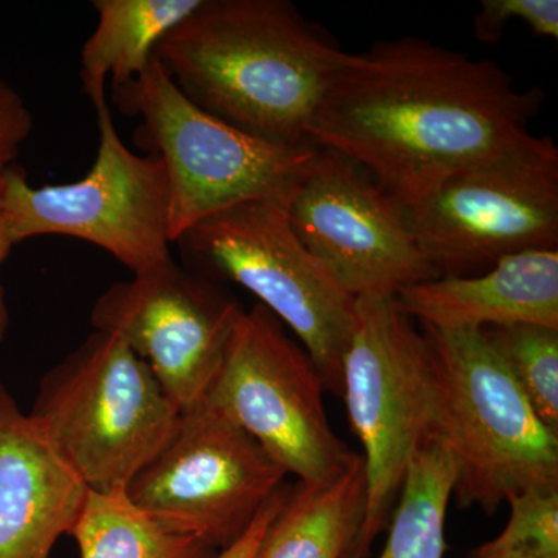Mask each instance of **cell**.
<instances>
[{
	"instance_id": "obj_4",
	"label": "cell",
	"mask_w": 558,
	"mask_h": 558,
	"mask_svg": "<svg viewBox=\"0 0 558 558\" xmlns=\"http://www.w3.org/2000/svg\"><path fill=\"white\" fill-rule=\"evenodd\" d=\"M439 399V438L457 462L459 508L494 513L502 501L558 484V435L539 421L483 329L422 325Z\"/></svg>"
},
{
	"instance_id": "obj_6",
	"label": "cell",
	"mask_w": 558,
	"mask_h": 558,
	"mask_svg": "<svg viewBox=\"0 0 558 558\" xmlns=\"http://www.w3.org/2000/svg\"><path fill=\"white\" fill-rule=\"evenodd\" d=\"M112 92L120 112L140 119L138 148L167 171L172 244L194 223L242 202L288 205L317 153L315 145H275L215 119L193 105L156 61Z\"/></svg>"
},
{
	"instance_id": "obj_20",
	"label": "cell",
	"mask_w": 558,
	"mask_h": 558,
	"mask_svg": "<svg viewBox=\"0 0 558 558\" xmlns=\"http://www.w3.org/2000/svg\"><path fill=\"white\" fill-rule=\"evenodd\" d=\"M483 330L539 421L558 435V329L519 323Z\"/></svg>"
},
{
	"instance_id": "obj_1",
	"label": "cell",
	"mask_w": 558,
	"mask_h": 558,
	"mask_svg": "<svg viewBox=\"0 0 558 558\" xmlns=\"http://www.w3.org/2000/svg\"><path fill=\"white\" fill-rule=\"evenodd\" d=\"M545 101L494 61L421 38L348 53L307 130L318 148L368 171L402 205L531 135Z\"/></svg>"
},
{
	"instance_id": "obj_8",
	"label": "cell",
	"mask_w": 558,
	"mask_h": 558,
	"mask_svg": "<svg viewBox=\"0 0 558 558\" xmlns=\"http://www.w3.org/2000/svg\"><path fill=\"white\" fill-rule=\"evenodd\" d=\"M402 207L439 278L475 277L515 253L558 250L556 143L531 134Z\"/></svg>"
},
{
	"instance_id": "obj_11",
	"label": "cell",
	"mask_w": 558,
	"mask_h": 558,
	"mask_svg": "<svg viewBox=\"0 0 558 558\" xmlns=\"http://www.w3.org/2000/svg\"><path fill=\"white\" fill-rule=\"evenodd\" d=\"M286 476L258 440L204 400L180 411L170 439L124 492L161 526L220 553L248 531Z\"/></svg>"
},
{
	"instance_id": "obj_13",
	"label": "cell",
	"mask_w": 558,
	"mask_h": 558,
	"mask_svg": "<svg viewBox=\"0 0 558 558\" xmlns=\"http://www.w3.org/2000/svg\"><path fill=\"white\" fill-rule=\"evenodd\" d=\"M242 312L215 281L172 258L110 286L90 323L148 363L180 413L207 398Z\"/></svg>"
},
{
	"instance_id": "obj_14",
	"label": "cell",
	"mask_w": 558,
	"mask_h": 558,
	"mask_svg": "<svg viewBox=\"0 0 558 558\" xmlns=\"http://www.w3.org/2000/svg\"><path fill=\"white\" fill-rule=\"evenodd\" d=\"M90 488L0 384V558H50Z\"/></svg>"
},
{
	"instance_id": "obj_21",
	"label": "cell",
	"mask_w": 558,
	"mask_h": 558,
	"mask_svg": "<svg viewBox=\"0 0 558 558\" xmlns=\"http://www.w3.org/2000/svg\"><path fill=\"white\" fill-rule=\"evenodd\" d=\"M508 502L501 534L470 550L469 558H558V484L529 488Z\"/></svg>"
},
{
	"instance_id": "obj_17",
	"label": "cell",
	"mask_w": 558,
	"mask_h": 558,
	"mask_svg": "<svg viewBox=\"0 0 558 558\" xmlns=\"http://www.w3.org/2000/svg\"><path fill=\"white\" fill-rule=\"evenodd\" d=\"M365 508L363 459L326 486L296 481L260 539L255 558H347Z\"/></svg>"
},
{
	"instance_id": "obj_3",
	"label": "cell",
	"mask_w": 558,
	"mask_h": 558,
	"mask_svg": "<svg viewBox=\"0 0 558 558\" xmlns=\"http://www.w3.org/2000/svg\"><path fill=\"white\" fill-rule=\"evenodd\" d=\"M341 381L365 473L362 523L347 558H368L388 527L411 462L439 439L432 352L396 299H357Z\"/></svg>"
},
{
	"instance_id": "obj_23",
	"label": "cell",
	"mask_w": 558,
	"mask_h": 558,
	"mask_svg": "<svg viewBox=\"0 0 558 558\" xmlns=\"http://www.w3.org/2000/svg\"><path fill=\"white\" fill-rule=\"evenodd\" d=\"M33 116L13 87L0 80V174L16 163L21 146L31 137Z\"/></svg>"
},
{
	"instance_id": "obj_12",
	"label": "cell",
	"mask_w": 558,
	"mask_h": 558,
	"mask_svg": "<svg viewBox=\"0 0 558 558\" xmlns=\"http://www.w3.org/2000/svg\"><path fill=\"white\" fill-rule=\"evenodd\" d=\"M304 247L357 299H396L439 278L418 250L402 204L354 161L318 148L286 205Z\"/></svg>"
},
{
	"instance_id": "obj_16",
	"label": "cell",
	"mask_w": 558,
	"mask_h": 558,
	"mask_svg": "<svg viewBox=\"0 0 558 558\" xmlns=\"http://www.w3.org/2000/svg\"><path fill=\"white\" fill-rule=\"evenodd\" d=\"M202 0H94L97 27L81 50V83L92 105L112 87L137 78L153 64L154 51Z\"/></svg>"
},
{
	"instance_id": "obj_25",
	"label": "cell",
	"mask_w": 558,
	"mask_h": 558,
	"mask_svg": "<svg viewBox=\"0 0 558 558\" xmlns=\"http://www.w3.org/2000/svg\"><path fill=\"white\" fill-rule=\"evenodd\" d=\"M14 247L13 240L10 236L9 223H7L5 213H3L2 190H0V267L9 258L11 248ZM9 310H7L5 292L0 284V344L5 340L7 329H9Z\"/></svg>"
},
{
	"instance_id": "obj_10",
	"label": "cell",
	"mask_w": 558,
	"mask_h": 558,
	"mask_svg": "<svg viewBox=\"0 0 558 558\" xmlns=\"http://www.w3.org/2000/svg\"><path fill=\"white\" fill-rule=\"evenodd\" d=\"M317 365L263 304L242 312L205 402L253 436L306 486H326L359 461L330 427Z\"/></svg>"
},
{
	"instance_id": "obj_2",
	"label": "cell",
	"mask_w": 558,
	"mask_h": 558,
	"mask_svg": "<svg viewBox=\"0 0 558 558\" xmlns=\"http://www.w3.org/2000/svg\"><path fill=\"white\" fill-rule=\"evenodd\" d=\"M347 57L288 0H202L154 51L197 108L292 148L312 145L311 121Z\"/></svg>"
},
{
	"instance_id": "obj_22",
	"label": "cell",
	"mask_w": 558,
	"mask_h": 558,
	"mask_svg": "<svg viewBox=\"0 0 558 558\" xmlns=\"http://www.w3.org/2000/svg\"><path fill=\"white\" fill-rule=\"evenodd\" d=\"M512 21L524 22L537 36L558 39L557 0H483L473 35L481 43H498Z\"/></svg>"
},
{
	"instance_id": "obj_7",
	"label": "cell",
	"mask_w": 558,
	"mask_h": 558,
	"mask_svg": "<svg viewBox=\"0 0 558 558\" xmlns=\"http://www.w3.org/2000/svg\"><path fill=\"white\" fill-rule=\"evenodd\" d=\"M174 244L189 269L258 296L259 304L299 337L325 388L341 398L357 300L304 247L290 226L286 204L250 201L220 209L194 223Z\"/></svg>"
},
{
	"instance_id": "obj_24",
	"label": "cell",
	"mask_w": 558,
	"mask_h": 558,
	"mask_svg": "<svg viewBox=\"0 0 558 558\" xmlns=\"http://www.w3.org/2000/svg\"><path fill=\"white\" fill-rule=\"evenodd\" d=\"M286 494H288V487L284 486L267 501V505L260 510L252 526L248 527V531L230 548L220 550L216 558H255L260 539L266 534L271 520L277 517L279 509H281Z\"/></svg>"
},
{
	"instance_id": "obj_5",
	"label": "cell",
	"mask_w": 558,
	"mask_h": 558,
	"mask_svg": "<svg viewBox=\"0 0 558 558\" xmlns=\"http://www.w3.org/2000/svg\"><path fill=\"white\" fill-rule=\"evenodd\" d=\"M31 416L92 492H124L170 439L179 410L145 360L94 330L44 374Z\"/></svg>"
},
{
	"instance_id": "obj_19",
	"label": "cell",
	"mask_w": 558,
	"mask_h": 558,
	"mask_svg": "<svg viewBox=\"0 0 558 558\" xmlns=\"http://www.w3.org/2000/svg\"><path fill=\"white\" fill-rule=\"evenodd\" d=\"M81 558H216L218 550L161 526L126 492H89L72 531Z\"/></svg>"
},
{
	"instance_id": "obj_9",
	"label": "cell",
	"mask_w": 558,
	"mask_h": 558,
	"mask_svg": "<svg viewBox=\"0 0 558 558\" xmlns=\"http://www.w3.org/2000/svg\"><path fill=\"white\" fill-rule=\"evenodd\" d=\"M94 108L100 145L86 178L35 189L20 165L0 174L10 236L14 245L47 234L76 238L143 274L172 259L167 171L156 156L124 145L108 100Z\"/></svg>"
},
{
	"instance_id": "obj_15",
	"label": "cell",
	"mask_w": 558,
	"mask_h": 558,
	"mask_svg": "<svg viewBox=\"0 0 558 558\" xmlns=\"http://www.w3.org/2000/svg\"><path fill=\"white\" fill-rule=\"evenodd\" d=\"M411 319L444 330L531 325L558 329V250H527L475 277H440L402 289Z\"/></svg>"
},
{
	"instance_id": "obj_18",
	"label": "cell",
	"mask_w": 558,
	"mask_h": 558,
	"mask_svg": "<svg viewBox=\"0 0 558 558\" xmlns=\"http://www.w3.org/2000/svg\"><path fill=\"white\" fill-rule=\"evenodd\" d=\"M457 483V462L442 439L411 462L379 558H444L446 519Z\"/></svg>"
}]
</instances>
